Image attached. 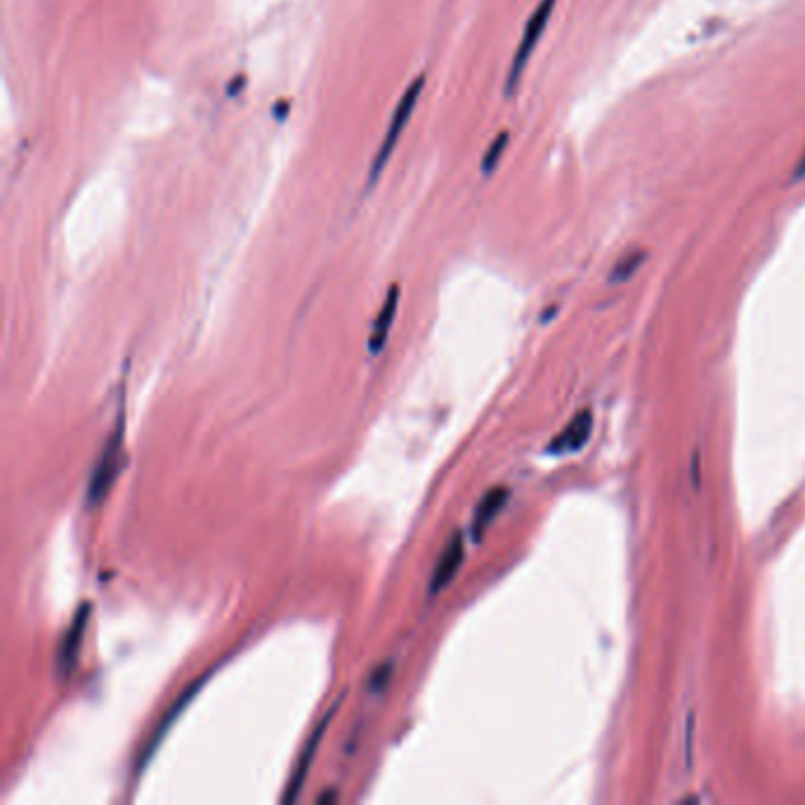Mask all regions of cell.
<instances>
[{
	"label": "cell",
	"instance_id": "52a82bcc",
	"mask_svg": "<svg viewBox=\"0 0 805 805\" xmlns=\"http://www.w3.org/2000/svg\"><path fill=\"white\" fill-rule=\"evenodd\" d=\"M463 558H465V543H463V537L456 534L449 539L446 549L442 551L438 565H434V570L430 574V584H428L430 598L440 595L449 584L454 582V576L459 574V570L463 565Z\"/></svg>",
	"mask_w": 805,
	"mask_h": 805
},
{
	"label": "cell",
	"instance_id": "3957f363",
	"mask_svg": "<svg viewBox=\"0 0 805 805\" xmlns=\"http://www.w3.org/2000/svg\"><path fill=\"white\" fill-rule=\"evenodd\" d=\"M123 434H125V430H123V413H121L119 423L114 430H111L109 440L102 449L98 463H95L90 482H88V506L90 508L102 506V501L109 496L111 487H114V482L123 468Z\"/></svg>",
	"mask_w": 805,
	"mask_h": 805
},
{
	"label": "cell",
	"instance_id": "5bb4252c",
	"mask_svg": "<svg viewBox=\"0 0 805 805\" xmlns=\"http://www.w3.org/2000/svg\"><path fill=\"white\" fill-rule=\"evenodd\" d=\"M288 109H291V104H288V102H277V107H275V117L282 121V119H286V114H288Z\"/></svg>",
	"mask_w": 805,
	"mask_h": 805
},
{
	"label": "cell",
	"instance_id": "2e32d148",
	"mask_svg": "<svg viewBox=\"0 0 805 805\" xmlns=\"http://www.w3.org/2000/svg\"><path fill=\"white\" fill-rule=\"evenodd\" d=\"M327 801H335V794H327V796H319V803H327Z\"/></svg>",
	"mask_w": 805,
	"mask_h": 805
},
{
	"label": "cell",
	"instance_id": "9a60e30c",
	"mask_svg": "<svg viewBox=\"0 0 805 805\" xmlns=\"http://www.w3.org/2000/svg\"><path fill=\"white\" fill-rule=\"evenodd\" d=\"M801 177H805V152H803L801 161H798L796 168H794V180H801Z\"/></svg>",
	"mask_w": 805,
	"mask_h": 805
},
{
	"label": "cell",
	"instance_id": "8992f818",
	"mask_svg": "<svg viewBox=\"0 0 805 805\" xmlns=\"http://www.w3.org/2000/svg\"><path fill=\"white\" fill-rule=\"evenodd\" d=\"M88 621H90V603H84L78 607V611H76L71 624H69L67 633H64V638L59 642L57 666H59L62 675H69L71 669L78 662V652H80V646H84V636H86V629H88Z\"/></svg>",
	"mask_w": 805,
	"mask_h": 805
},
{
	"label": "cell",
	"instance_id": "9c48e42d",
	"mask_svg": "<svg viewBox=\"0 0 805 805\" xmlns=\"http://www.w3.org/2000/svg\"><path fill=\"white\" fill-rule=\"evenodd\" d=\"M399 298H401V288H399V284H393L374 319L372 335H368V350H372V354H378L385 348V343H388V335H390V329L397 317V308H399Z\"/></svg>",
	"mask_w": 805,
	"mask_h": 805
},
{
	"label": "cell",
	"instance_id": "4fadbf2b",
	"mask_svg": "<svg viewBox=\"0 0 805 805\" xmlns=\"http://www.w3.org/2000/svg\"><path fill=\"white\" fill-rule=\"evenodd\" d=\"M246 86V76H236L234 80H232V84L228 86V95H230V98H236V95L241 92V88H244Z\"/></svg>",
	"mask_w": 805,
	"mask_h": 805
},
{
	"label": "cell",
	"instance_id": "277c9868",
	"mask_svg": "<svg viewBox=\"0 0 805 805\" xmlns=\"http://www.w3.org/2000/svg\"><path fill=\"white\" fill-rule=\"evenodd\" d=\"M206 679H208V675H201L199 681H195V683H191L189 687H185V690H183V695L177 697V699H175V704H173V706L168 708V712H166V716L156 723V728L152 730L150 742L142 747V751H140V756H137V761H135V772H137V775H140V772H144V768H147V763L152 761V756L156 753L158 745L164 742L166 735H168V730L175 726V720L183 716V712L187 708V704L197 697V692L201 690V685L206 683Z\"/></svg>",
	"mask_w": 805,
	"mask_h": 805
},
{
	"label": "cell",
	"instance_id": "30bf717a",
	"mask_svg": "<svg viewBox=\"0 0 805 805\" xmlns=\"http://www.w3.org/2000/svg\"><path fill=\"white\" fill-rule=\"evenodd\" d=\"M508 496H510V492L506 487H494L479 498V504L473 512V525H471L475 541L482 539V534H485L487 527L496 520V515L506 508Z\"/></svg>",
	"mask_w": 805,
	"mask_h": 805
},
{
	"label": "cell",
	"instance_id": "7c38bea8",
	"mask_svg": "<svg viewBox=\"0 0 805 805\" xmlns=\"http://www.w3.org/2000/svg\"><path fill=\"white\" fill-rule=\"evenodd\" d=\"M508 142H510V133L508 131H501V133H498L492 140V144L487 147L485 156H482V164H479L482 175H492L496 170V166L501 164V158H504V152L508 147Z\"/></svg>",
	"mask_w": 805,
	"mask_h": 805
},
{
	"label": "cell",
	"instance_id": "6da1fadb",
	"mask_svg": "<svg viewBox=\"0 0 805 805\" xmlns=\"http://www.w3.org/2000/svg\"><path fill=\"white\" fill-rule=\"evenodd\" d=\"M426 78H428L426 74L413 76V80L407 86V90L401 92V98H399V102H397V107L393 111V119L388 123V131H385L381 144H378V150L374 154L372 166H368L366 187H364L366 191H372L378 185L385 166L390 164V158H393V154L397 150V144L401 140V133L407 131V125H409V121L413 117V111H416L418 102H421V95L426 90Z\"/></svg>",
	"mask_w": 805,
	"mask_h": 805
},
{
	"label": "cell",
	"instance_id": "5b68a950",
	"mask_svg": "<svg viewBox=\"0 0 805 805\" xmlns=\"http://www.w3.org/2000/svg\"><path fill=\"white\" fill-rule=\"evenodd\" d=\"M335 706H338V704H335ZM335 706H333V708H329V714L324 716V720H321L319 726L310 732V737L305 739L302 751H300V759L296 761V768H294V772H291V780H288V789H286V794H284V801H286V803H294V801L300 796L305 782H308L310 768H312V763H315V756H317V751H319V747H321V739H324V735H327V730H329V726H331V720H333V716H335Z\"/></svg>",
	"mask_w": 805,
	"mask_h": 805
},
{
	"label": "cell",
	"instance_id": "ba28073f",
	"mask_svg": "<svg viewBox=\"0 0 805 805\" xmlns=\"http://www.w3.org/2000/svg\"><path fill=\"white\" fill-rule=\"evenodd\" d=\"M591 432H593V413L591 411L576 413L572 421L565 426V430H562L558 438L551 440V444H549V449H545V452L558 454V456L578 452V449H582L591 440Z\"/></svg>",
	"mask_w": 805,
	"mask_h": 805
},
{
	"label": "cell",
	"instance_id": "8fae6325",
	"mask_svg": "<svg viewBox=\"0 0 805 805\" xmlns=\"http://www.w3.org/2000/svg\"><path fill=\"white\" fill-rule=\"evenodd\" d=\"M646 257H648V253H646V251H629L626 255H621V257H619V263L615 265V269H611L609 282H611V284H624V282H629V279L636 275V272L640 269V265L646 263Z\"/></svg>",
	"mask_w": 805,
	"mask_h": 805
},
{
	"label": "cell",
	"instance_id": "7a4b0ae2",
	"mask_svg": "<svg viewBox=\"0 0 805 805\" xmlns=\"http://www.w3.org/2000/svg\"><path fill=\"white\" fill-rule=\"evenodd\" d=\"M555 5H558V0H539V5L534 8V12L529 14V20H527L525 31H522V38L518 43V51H515V55L510 59V69H508V76H506L504 95L508 100L512 98L515 92H518L522 74L527 69L531 55H534V51H537V45L543 36L545 26H549V22L553 18Z\"/></svg>",
	"mask_w": 805,
	"mask_h": 805
}]
</instances>
